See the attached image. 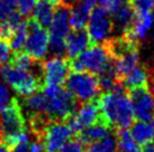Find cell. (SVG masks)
Here are the masks:
<instances>
[{
	"label": "cell",
	"instance_id": "6da1fadb",
	"mask_svg": "<svg viewBox=\"0 0 154 152\" xmlns=\"http://www.w3.org/2000/svg\"><path fill=\"white\" fill-rule=\"evenodd\" d=\"M103 122L111 127L122 129L131 127L135 116L131 96L123 85L116 84L110 91H106L98 101Z\"/></svg>",
	"mask_w": 154,
	"mask_h": 152
},
{
	"label": "cell",
	"instance_id": "7a4b0ae2",
	"mask_svg": "<svg viewBox=\"0 0 154 152\" xmlns=\"http://www.w3.org/2000/svg\"><path fill=\"white\" fill-rule=\"evenodd\" d=\"M70 68L73 72H89L97 76L114 69V59L103 44H92L80 55L72 58Z\"/></svg>",
	"mask_w": 154,
	"mask_h": 152
},
{
	"label": "cell",
	"instance_id": "3957f363",
	"mask_svg": "<svg viewBox=\"0 0 154 152\" xmlns=\"http://www.w3.org/2000/svg\"><path fill=\"white\" fill-rule=\"evenodd\" d=\"M0 75L6 80V84L23 97L36 93L41 87V76L32 71L15 67L11 63L0 65Z\"/></svg>",
	"mask_w": 154,
	"mask_h": 152
},
{
	"label": "cell",
	"instance_id": "277c9868",
	"mask_svg": "<svg viewBox=\"0 0 154 152\" xmlns=\"http://www.w3.org/2000/svg\"><path fill=\"white\" fill-rule=\"evenodd\" d=\"M65 86L77 101H94L100 94V85L97 75L89 72L69 73L65 80Z\"/></svg>",
	"mask_w": 154,
	"mask_h": 152
},
{
	"label": "cell",
	"instance_id": "5b68a950",
	"mask_svg": "<svg viewBox=\"0 0 154 152\" xmlns=\"http://www.w3.org/2000/svg\"><path fill=\"white\" fill-rule=\"evenodd\" d=\"M87 25L91 44H106L114 28L110 13H108L103 7H94L92 9Z\"/></svg>",
	"mask_w": 154,
	"mask_h": 152
},
{
	"label": "cell",
	"instance_id": "8992f818",
	"mask_svg": "<svg viewBox=\"0 0 154 152\" xmlns=\"http://www.w3.org/2000/svg\"><path fill=\"white\" fill-rule=\"evenodd\" d=\"M28 19V36L24 46V51L34 59L42 60L48 54L50 34L47 29L41 27L32 17Z\"/></svg>",
	"mask_w": 154,
	"mask_h": 152
},
{
	"label": "cell",
	"instance_id": "52a82bcc",
	"mask_svg": "<svg viewBox=\"0 0 154 152\" xmlns=\"http://www.w3.org/2000/svg\"><path fill=\"white\" fill-rule=\"evenodd\" d=\"M100 116L101 114L98 102H83V104L68 118L66 124L73 133H79L83 129L99 122Z\"/></svg>",
	"mask_w": 154,
	"mask_h": 152
},
{
	"label": "cell",
	"instance_id": "ba28073f",
	"mask_svg": "<svg viewBox=\"0 0 154 152\" xmlns=\"http://www.w3.org/2000/svg\"><path fill=\"white\" fill-rule=\"evenodd\" d=\"M77 110V100L68 89H62L53 97H47V106L45 115L55 120L68 118Z\"/></svg>",
	"mask_w": 154,
	"mask_h": 152
},
{
	"label": "cell",
	"instance_id": "9c48e42d",
	"mask_svg": "<svg viewBox=\"0 0 154 152\" xmlns=\"http://www.w3.org/2000/svg\"><path fill=\"white\" fill-rule=\"evenodd\" d=\"M73 132L66 123L61 120L48 124L44 130L43 142L46 152H60V150L71 140Z\"/></svg>",
	"mask_w": 154,
	"mask_h": 152
},
{
	"label": "cell",
	"instance_id": "30bf717a",
	"mask_svg": "<svg viewBox=\"0 0 154 152\" xmlns=\"http://www.w3.org/2000/svg\"><path fill=\"white\" fill-rule=\"evenodd\" d=\"M129 96L135 118L146 122L154 121V94L144 86L131 89Z\"/></svg>",
	"mask_w": 154,
	"mask_h": 152
},
{
	"label": "cell",
	"instance_id": "8fae6325",
	"mask_svg": "<svg viewBox=\"0 0 154 152\" xmlns=\"http://www.w3.org/2000/svg\"><path fill=\"white\" fill-rule=\"evenodd\" d=\"M70 63L63 57H53L43 62V80L45 84L63 85L70 73Z\"/></svg>",
	"mask_w": 154,
	"mask_h": 152
},
{
	"label": "cell",
	"instance_id": "7c38bea8",
	"mask_svg": "<svg viewBox=\"0 0 154 152\" xmlns=\"http://www.w3.org/2000/svg\"><path fill=\"white\" fill-rule=\"evenodd\" d=\"M0 130L2 136H7L24 130V118L15 98L0 113Z\"/></svg>",
	"mask_w": 154,
	"mask_h": 152
},
{
	"label": "cell",
	"instance_id": "4fadbf2b",
	"mask_svg": "<svg viewBox=\"0 0 154 152\" xmlns=\"http://www.w3.org/2000/svg\"><path fill=\"white\" fill-rule=\"evenodd\" d=\"M70 17H71V6L65 2L56 4L54 9L53 20L50 26V36L52 37L66 38L71 30L70 26Z\"/></svg>",
	"mask_w": 154,
	"mask_h": 152
},
{
	"label": "cell",
	"instance_id": "5bb4252c",
	"mask_svg": "<svg viewBox=\"0 0 154 152\" xmlns=\"http://www.w3.org/2000/svg\"><path fill=\"white\" fill-rule=\"evenodd\" d=\"M65 42H66V56L70 59L78 57L91 45L88 31L85 28L72 29V31L70 30V33L65 38Z\"/></svg>",
	"mask_w": 154,
	"mask_h": 152
},
{
	"label": "cell",
	"instance_id": "9a60e30c",
	"mask_svg": "<svg viewBox=\"0 0 154 152\" xmlns=\"http://www.w3.org/2000/svg\"><path fill=\"white\" fill-rule=\"evenodd\" d=\"M140 62V54L136 48V44H134L124 51H122L119 55L116 56L114 60V71L117 76H123L128 74L132 69L138 66Z\"/></svg>",
	"mask_w": 154,
	"mask_h": 152
},
{
	"label": "cell",
	"instance_id": "2e32d148",
	"mask_svg": "<svg viewBox=\"0 0 154 152\" xmlns=\"http://www.w3.org/2000/svg\"><path fill=\"white\" fill-rule=\"evenodd\" d=\"M96 6L94 0H78L71 7L70 26L72 29L85 28L88 22L89 16Z\"/></svg>",
	"mask_w": 154,
	"mask_h": 152
},
{
	"label": "cell",
	"instance_id": "e0dca14e",
	"mask_svg": "<svg viewBox=\"0 0 154 152\" xmlns=\"http://www.w3.org/2000/svg\"><path fill=\"white\" fill-rule=\"evenodd\" d=\"M152 25H153V21H152V15L150 13H136V18L132 28L124 35L129 39H132L133 42H137L138 40L145 39Z\"/></svg>",
	"mask_w": 154,
	"mask_h": 152
},
{
	"label": "cell",
	"instance_id": "ac0fdd59",
	"mask_svg": "<svg viewBox=\"0 0 154 152\" xmlns=\"http://www.w3.org/2000/svg\"><path fill=\"white\" fill-rule=\"evenodd\" d=\"M112 18V25L115 28L122 31L123 34H126L131 28L136 18V13L133 9L129 2L122 6L117 11H116Z\"/></svg>",
	"mask_w": 154,
	"mask_h": 152
},
{
	"label": "cell",
	"instance_id": "d6986e66",
	"mask_svg": "<svg viewBox=\"0 0 154 152\" xmlns=\"http://www.w3.org/2000/svg\"><path fill=\"white\" fill-rule=\"evenodd\" d=\"M54 9H55V6H53L47 0H37L34 11L32 13V18L41 27L47 29V28H50L52 20H53Z\"/></svg>",
	"mask_w": 154,
	"mask_h": 152
},
{
	"label": "cell",
	"instance_id": "ffe728a7",
	"mask_svg": "<svg viewBox=\"0 0 154 152\" xmlns=\"http://www.w3.org/2000/svg\"><path fill=\"white\" fill-rule=\"evenodd\" d=\"M129 131L138 145H145L154 141V127L152 122L137 120L131 125Z\"/></svg>",
	"mask_w": 154,
	"mask_h": 152
},
{
	"label": "cell",
	"instance_id": "44dd1931",
	"mask_svg": "<svg viewBox=\"0 0 154 152\" xmlns=\"http://www.w3.org/2000/svg\"><path fill=\"white\" fill-rule=\"evenodd\" d=\"M109 134H110L109 125L105 122H97L79 132V139L78 140H80L83 144H90L92 142H96V141H99V140L106 138Z\"/></svg>",
	"mask_w": 154,
	"mask_h": 152
},
{
	"label": "cell",
	"instance_id": "7402d4cb",
	"mask_svg": "<svg viewBox=\"0 0 154 152\" xmlns=\"http://www.w3.org/2000/svg\"><path fill=\"white\" fill-rule=\"evenodd\" d=\"M147 80H149L147 72L143 67L136 66L128 74H126L124 76L123 86H124L125 89H128L144 87L147 84Z\"/></svg>",
	"mask_w": 154,
	"mask_h": 152
},
{
	"label": "cell",
	"instance_id": "603a6c76",
	"mask_svg": "<svg viewBox=\"0 0 154 152\" xmlns=\"http://www.w3.org/2000/svg\"><path fill=\"white\" fill-rule=\"evenodd\" d=\"M28 18L23 19L20 25L15 29L11 38L9 39V45L11 47L13 51H15V53L24 49L25 42L27 40V36H28V21H29Z\"/></svg>",
	"mask_w": 154,
	"mask_h": 152
},
{
	"label": "cell",
	"instance_id": "cb8c5ba5",
	"mask_svg": "<svg viewBox=\"0 0 154 152\" xmlns=\"http://www.w3.org/2000/svg\"><path fill=\"white\" fill-rule=\"evenodd\" d=\"M26 110L34 114H45L47 106V97L43 93H34L26 97Z\"/></svg>",
	"mask_w": 154,
	"mask_h": 152
},
{
	"label": "cell",
	"instance_id": "d4e9b609",
	"mask_svg": "<svg viewBox=\"0 0 154 152\" xmlns=\"http://www.w3.org/2000/svg\"><path fill=\"white\" fill-rule=\"evenodd\" d=\"M117 140L114 135L109 134L106 138L88 144L87 152H116Z\"/></svg>",
	"mask_w": 154,
	"mask_h": 152
},
{
	"label": "cell",
	"instance_id": "484cf974",
	"mask_svg": "<svg viewBox=\"0 0 154 152\" xmlns=\"http://www.w3.org/2000/svg\"><path fill=\"white\" fill-rule=\"evenodd\" d=\"M116 140H117V148L122 152H132L133 150L138 148V144L134 140L128 129L119 130L118 136L116 138Z\"/></svg>",
	"mask_w": 154,
	"mask_h": 152
},
{
	"label": "cell",
	"instance_id": "4316f807",
	"mask_svg": "<svg viewBox=\"0 0 154 152\" xmlns=\"http://www.w3.org/2000/svg\"><path fill=\"white\" fill-rule=\"evenodd\" d=\"M48 53L53 57H64L66 55V42H65V38L52 37V36H50Z\"/></svg>",
	"mask_w": 154,
	"mask_h": 152
},
{
	"label": "cell",
	"instance_id": "83f0119b",
	"mask_svg": "<svg viewBox=\"0 0 154 152\" xmlns=\"http://www.w3.org/2000/svg\"><path fill=\"white\" fill-rule=\"evenodd\" d=\"M4 140L5 143H7L11 148V147H14V145H16L18 143H29L30 134L28 132H26L25 130H22V131L16 132L14 134L4 136Z\"/></svg>",
	"mask_w": 154,
	"mask_h": 152
},
{
	"label": "cell",
	"instance_id": "f1b7e54d",
	"mask_svg": "<svg viewBox=\"0 0 154 152\" xmlns=\"http://www.w3.org/2000/svg\"><path fill=\"white\" fill-rule=\"evenodd\" d=\"M117 77L118 76H117V74L115 73L114 69H111L109 72L100 75L98 77L100 89H103V91H110L117 84Z\"/></svg>",
	"mask_w": 154,
	"mask_h": 152
},
{
	"label": "cell",
	"instance_id": "f546056e",
	"mask_svg": "<svg viewBox=\"0 0 154 152\" xmlns=\"http://www.w3.org/2000/svg\"><path fill=\"white\" fill-rule=\"evenodd\" d=\"M18 0H0V24L8 19V17L17 8Z\"/></svg>",
	"mask_w": 154,
	"mask_h": 152
},
{
	"label": "cell",
	"instance_id": "4dcf8cb0",
	"mask_svg": "<svg viewBox=\"0 0 154 152\" xmlns=\"http://www.w3.org/2000/svg\"><path fill=\"white\" fill-rule=\"evenodd\" d=\"M129 4L136 13H151L154 8V0H129Z\"/></svg>",
	"mask_w": 154,
	"mask_h": 152
},
{
	"label": "cell",
	"instance_id": "1f68e13d",
	"mask_svg": "<svg viewBox=\"0 0 154 152\" xmlns=\"http://www.w3.org/2000/svg\"><path fill=\"white\" fill-rule=\"evenodd\" d=\"M13 55V49L9 45V42L0 38V65L10 63Z\"/></svg>",
	"mask_w": 154,
	"mask_h": 152
},
{
	"label": "cell",
	"instance_id": "d6a6232c",
	"mask_svg": "<svg viewBox=\"0 0 154 152\" xmlns=\"http://www.w3.org/2000/svg\"><path fill=\"white\" fill-rule=\"evenodd\" d=\"M37 0H18L17 7L18 11L24 18H28L32 16V13L34 11V8L36 6Z\"/></svg>",
	"mask_w": 154,
	"mask_h": 152
},
{
	"label": "cell",
	"instance_id": "836d02e7",
	"mask_svg": "<svg viewBox=\"0 0 154 152\" xmlns=\"http://www.w3.org/2000/svg\"><path fill=\"white\" fill-rule=\"evenodd\" d=\"M100 7H103L108 13L114 15L118 9L129 2V0H100Z\"/></svg>",
	"mask_w": 154,
	"mask_h": 152
},
{
	"label": "cell",
	"instance_id": "e575fe53",
	"mask_svg": "<svg viewBox=\"0 0 154 152\" xmlns=\"http://www.w3.org/2000/svg\"><path fill=\"white\" fill-rule=\"evenodd\" d=\"M13 100L8 85L0 83V113L13 102Z\"/></svg>",
	"mask_w": 154,
	"mask_h": 152
},
{
	"label": "cell",
	"instance_id": "d590c367",
	"mask_svg": "<svg viewBox=\"0 0 154 152\" xmlns=\"http://www.w3.org/2000/svg\"><path fill=\"white\" fill-rule=\"evenodd\" d=\"M60 152H87V149L80 140H70Z\"/></svg>",
	"mask_w": 154,
	"mask_h": 152
},
{
	"label": "cell",
	"instance_id": "8d00e7d4",
	"mask_svg": "<svg viewBox=\"0 0 154 152\" xmlns=\"http://www.w3.org/2000/svg\"><path fill=\"white\" fill-rule=\"evenodd\" d=\"M6 21H7V22L9 24V26L15 30L18 26L20 25V22L23 21V16L19 13V11H16V10H15V11L9 16L8 19H7Z\"/></svg>",
	"mask_w": 154,
	"mask_h": 152
},
{
	"label": "cell",
	"instance_id": "74e56055",
	"mask_svg": "<svg viewBox=\"0 0 154 152\" xmlns=\"http://www.w3.org/2000/svg\"><path fill=\"white\" fill-rule=\"evenodd\" d=\"M28 152H46L45 151V145H44L43 139L37 138V140L33 141L28 145Z\"/></svg>",
	"mask_w": 154,
	"mask_h": 152
},
{
	"label": "cell",
	"instance_id": "f35d334b",
	"mask_svg": "<svg viewBox=\"0 0 154 152\" xmlns=\"http://www.w3.org/2000/svg\"><path fill=\"white\" fill-rule=\"evenodd\" d=\"M28 144L29 143H18L11 147V152H28Z\"/></svg>",
	"mask_w": 154,
	"mask_h": 152
},
{
	"label": "cell",
	"instance_id": "ab89813d",
	"mask_svg": "<svg viewBox=\"0 0 154 152\" xmlns=\"http://www.w3.org/2000/svg\"><path fill=\"white\" fill-rule=\"evenodd\" d=\"M143 152H154V142H150V143L143 145Z\"/></svg>",
	"mask_w": 154,
	"mask_h": 152
},
{
	"label": "cell",
	"instance_id": "60d3db41",
	"mask_svg": "<svg viewBox=\"0 0 154 152\" xmlns=\"http://www.w3.org/2000/svg\"><path fill=\"white\" fill-rule=\"evenodd\" d=\"M0 152H11V148L5 142H0Z\"/></svg>",
	"mask_w": 154,
	"mask_h": 152
},
{
	"label": "cell",
	"instance_id": "b9f144b4",
	"mask_svg": "<svg viewBox=\"0 0 154 152\" xmlns=\"http://www.w3.org/2000/svg\"><path fill=\"white\" fill-rule=\"evenodd\" d=\"M48 2H51L53 6H56V4H61L62 2V0H47Z\"/></svg>",
	"mask_w": 154,
	"mask_h": 152
},
{
	"label": "cell",
	"instance_id": "7bdbcfd3",
	"mask_svg": "<svg viewBox=\"0 0 154 152\" xmlns=\"http://www.w3.org/2000/svg\"><path fill=\"white\" fill-rule=\"evenodd\" d=\"M132 152H143V151H142V150H140V149H138V148H136V149H135V150H133Z\"/></svg>",
	"mask_w": 154,
	"mask_h": 152
},
{
	"label": "cell",
	"instance_id": "ee69618b",
	"mask_svg": "<svg viewBox=\"0 0 154 152\" xmlns=\"http://www.w3.org/2000/svg\"><path fill=\"white\" fill-rule=\"evenodd\" d=\"M152 21H153V24H154V13H152Z\"/></svg>",
	"mask_w": 154,
	"mask_h": 152
},
{
	"label": "cell",
	"instance_id": "f6af8a7d",
	"mask_svg": "<svg viewBox=\"0 0 154 152\" xmlns=\"http://www.w3.org/2000/svg\"><path fill=\"white\" fill-rule=\"evenodd\" d=\"M1 136H2V134H1V130H0V139H1Z\"/></svg>",
	"mask_w": 154,
	"mask_h": 152
},
{
	"label": "cell",
	"instance_id": "bcb514c9",
	"mask_svg": "<svg viewBox=\"0 0 154 152\" xmlns=\"http://www.w3.org/2000/svg\"><path fill=\"white\" fill-rule=\"evenodd\" d=\"M94 1H96V2H99V1H100V0H94Z\"/></svg>",
	"mask_w": 154,
	"mask_h": 152
},
{
	"label": "cell",
	"instance_id": "7dc6e473",
	"mask_svg": "<svg viewBox=\"0 0 154 152\" xmlns=\"http://www.w3.org/2000/svg\"><path fill=\"white\" fill-rule=\"evenodd\" d=\"M152 123H153V127H154V121H152Z\"/></svg>",
	"mask_w": 154,
	"mask_h": 152
},
{
	"label": "cell",
	"instance_id": "c3c4849f",
	"mask_svg": "<svg viewBox=\"0 0 154 152\" xmlns=\"http://www.w3.org/2000/svg\"><path fill=\"white\" fill-rule=\"evenodd\" d=\"M116 152H122V151H116Z\"/></svg>",
	"mask_w": 154,
	"mask_h": 152
}]
</instances>
